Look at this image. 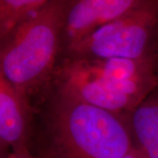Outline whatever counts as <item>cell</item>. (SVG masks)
<instances>
[{
  "label": "cell",
  "mask_w": 158,
  "mask_h": 158,
  "mask_svg": "<svg viewBox=\"0 0 158 158\" xmlns=\"http://www.w3.org/2000/svg\"><path fill=\"white\" fill-rule=\"evenodd\" d=\"M68 0H51L1 40L0 75L28 98L53 74Z\"/></svg>",
  "instance_id": "1"
},
{
  "label": "cell",
  "mask_w": 158,
  "mask_h": 158,
  "mask_svg": "<svg viewBox=\"0 0 158 158\" xmlns=\"http://www.w3.org/2000/svg\"><path fill=\"white\" fill-rule=\"evenodd\" d=\"M58 95L111 113H131L145 98L91 73L69 57L56 70Z\"/></svg>",
  "instance_id": "4"
},
{
  "label": "cell",
  "mask_w": 158,
  "mask_h": 158,
  "mask_svg": "<svg viewBox=\"0 0 158 158\" xmlns=\"http://www.w3.org/2000/svg\"><path fill=\"white\" fill-rule=\"evenodd\" d=\"M50 128L59 158H123L135 147L118 114L59 95Z\"/></svg>",
  "instance_id": "2"
},
{
  "label": "cell",
  "mask_w": 158,
  "mask_h": 158,
  "mask_svg": "<svg viewBox=\"0 0 158 158\" xmlns=\"http://www.w3.org/2000/svg\"><path fill=\"white\" fill-rule=\"evenodd\" d=\"M2 158H34L29 153L28 148L26 149H19V150H12L7 153L6 156H2Z\"/></svg>",
  "instance_id": "9"
},
{
  "label": "cell",
  "mask_w": 158,
  "mask_h": 158,
  "mask_svg": "<svg viewBox=\"0 0 158 158\" xmlns=\"http://www.w3.org/2000/svg\"><path fill=\"white\" fill-rule=\"evenodd\" d=\"M40 158H59V156L57 155L56 151L54 149V150H51V151H48V153H46L44 156H40Z\"/></svg>",
  "instance_id": "11"
},
{
  "label": "cell",
  "mask_w": 158,
  "mask_h": 158,
  "mask_svg": "<svg viewBox=\"0 0 158 158\" xmlns=\"http://www.w3.org/2000/svg\"><path fill=\"white\" fill-rule=\"evenodd\" d=\"M130 115L135 146L145 158H158V91L150 94Z\"/></svg>",
  "instance_id": "7"
},
{
  "label": "cell",
  "mask_w": 158,
  "mask_h": 158,
  "mask_svg": "<svg viewBox=\"0 0 158 158\" xmlns=\"http://www.w3.org/2000/svg\"><path fill=\"white\" fill-rule=\"evenodd\" d=\"M31 108L28 98L0 75V148L6 156L27 148Z\"/></svg>",
  "instance_id": "6"
},
{
  "label": "cell",
  "mask_w": 158,
  "mask_h": 158,
  "mask_svg": "<svg viewBox=\"0 0 158 158\" xmlns=\"http://www.w3.org/2000/svg\"><path fill=\"white\" fill-rule=\"evenodd\" d=\"M158 27V0H141L134 9L67 46L71 58L138 59L152 55Z\"/></svg>",
  "instance_id": "3"
},
{
  "label": "cell",
  "mask_w": 158,
  "mask_h": 158,
  "mask_svg": "<svg viewBox=\"0 0 158 158\" xmlns=\"http://www.w3.org/2000/svg\"><path fill=\"white\" fill-rule=\"evenodd\" d=\"M51 0H0V38H6L19 24Z\"/></svg>",
  "instance_id": "8"
},
{
  "label": "cell",
  "mask_w": 158,
  "mask_h": 158,
  "mask_svg": "<svg viewBox=\"0 0 158 158\" xmlns=\"http://www.w3.org/2000/svg\"><path fill=\"white\" fill-rule=\"evenodd\" d=\"M123 158H145V157H144V156H142V154L138 150V148L135 146V147L132 148V150H131L128 154H127Z\"/></svg>",
  "instance_id": "10"
},
{
  "label": "cell",
  "mask_w": 158,
  "mask_h": 158,
  "mask_svg": "<svg viewBox=\"0 0 158 158\" xmlns=\"http://www.w3.org/2000/svg\"><path fill=\"white\" fill-rule=\"evenodd\" d=\"M141 0H68L63 38L73 44L94 30L125 15Z\"/></svg>",
  "instance_id": "5"
}]
</instances>
